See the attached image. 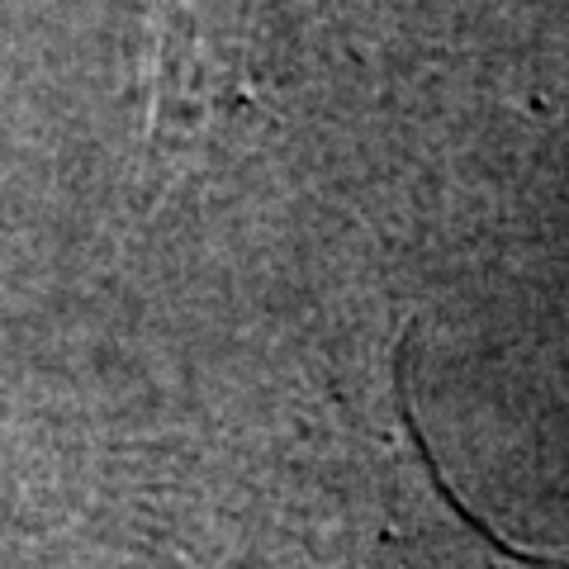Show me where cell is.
<instances>
[{
    "instance_id": "1",
    "label": "cell",
    "mask_w": 569,
    "mask_h": 569,
    "mask_svg": "<svg viewBox=\"0 0 569 569\" xmlns=\"http://www.w3.org/2000/svg\"><path fill=\"white\" fill-rule=\"evenodd\" d=\"M266 0H157L152 162H176L261 104L276 67L261 58L276 29Z\"/></svg>"
}]
</instances>
